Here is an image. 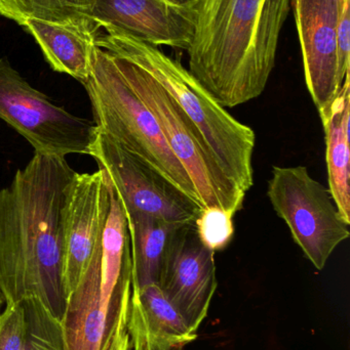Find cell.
I'll list each match as a JSON object with an SVG mask.
<instances>
[{
	"label": "cell",
	"instance_id": "obj_1",
	"mask_svg": "<svg viewBox=\"0 0 350 350\" xmlns=\"http://www.w3.org/2000/svg\"><path fill=\"white\" fill-rule=\"evenodd\" d=\"M76 174L65 158L35 153L0 191V288L6 304L38 300L63 319L64 213Z\"/></svg>",
	"mask_w": 350,
	"mask_h": 350
},
{
	"label": "cell",
	"instance_id": "obj_2",
	"mask_svg": "<svg viewBox=\"0 0 350 350\" xmlns=\"http://www.w3.org/2000/svg\"><path fill=\"white\" fill-rule=\"evenodd\" d=\"M188 71L223 108L260 96L292 0H193Z\"/></svg>",
	"mask_w": 350,
	"mask_h": 350
},
{
	"label": "cell",
	"instance_id": "obj_3",
	"mask_svg": "<svg viewBox=\"0 0 350 350\" xmlns=\"http://www.w3.org/2000/svg\"><path fill=\"white\" fill-rule=\"evenodd\" d=\"M96 45L147 72L179 105L211 150L224 174L245 193L254 185V131L220 106L180 62L160 46L123 34L100 33Z\"/></svg>",
	"mask_w": 350,
	"mask_h": 350
},
{
	"label": "cell",
	"instance_id": "obj_4",
	"mask_svg": "<svg viewBox=\"0 0 350 350\" xmlns=\"http://www.w3.org/2000/svg\"><path fill=\"white\" fill-rule=\"evenodd\" d=\"M100 133L145 162L201 207L190 176L175 157L158 121L119 71L110 51L97 46L84 82Z\"/></svg>",
	"mask_w": 350,
	"mask_h": 350
},
{
	"label": "cell",
	"instance_id": "obj_5",
	"mask_svg": "<svg viewBox=\"0 0 350 350\" xmlns=\"http://www.w3.org/2000/svg\"><path fill=\"white\" fill-rule=\"evenodd\" d=\"M111 53L127 83L158 121L171 151L190 176L201 207H219L236 215L242 209L247 193L224 174L179 105L147 72Z\"/></svg>",
	"mask_w": 350,
	"mask_h": 350
},
{
	"label": "cell",
	"instance_id": "obj_6",
	"mask_svg": "<svg viewBox=\"0 0 350 350\" xmlns=\"http://www.w3.org/2000/svg\"><path fill=\"white\" fill-rule=\"evenodd\" d=\"M0 119L41 155H92L98 129L35 90L6 59H0Z\"/></svg>",
	"mask_w": 350,
	"mask_h": 350
},
{
	"label": "cell",
	"instance_id": "obj_7",
	"mask_svg": "<svg viewBox=\"0 0 350 350\" xmlns=\"http://www.w3.org/2000/svg\"><path fill=\"white\" fill-rule=\"evenodd\" d=\"M267 197L287 224L294 242L322 271L335 249L350 236V224L339 213L329 189L305 166H275Z\"/></svg>",
	"mask_w": 350,
	"mask_h": 350
},
{
	"label": "cell",
	"instance_id": "obj_8",
	"mask_svg": "<svg viewBox=\"0 0 350 350\" xmlns=\"http://www.w3.org/2000/svg\"><path fill=\"white\" fill-rule=\"evenodd\" d=\"M92 157L114 185L127 215L172 224L195 221L201 208L153 168L98 131Z\"/></svg>",
	"mask_w": 350,
	"mask_h": 350
},
{
	"label": "cell",
	"instance_id": "obj_9",
	"mask_svg": "<svg viewBox=\"0 0 350 350\" xmlns=\"http://www.w3.org/2000/svg\"><path fill=\"white\" fill-rule=\"evenodd\" d=\"M158 287L197 332L207 318L218 287L215 252L201 243L195 222L173 239L160 269Z\"/></svg>",
	"mask_w": 350,
	"mask_h": 350
},
{
	"label": "cell",
	"instance_id": "obj_10",
	"mask_svg": "<svg viewBox=\"0 0 350 350\" xmlns=\"http://www.w3.org/2000/svg\"><path fill=\"white\" fill-rule=\"evenodd\" d=\"M90 20L107 34H123L150 44L186 51L195 26L193 0H90Z\"/></svg>",
	"mask_w": 350,
	"mask_h": 350
},
{
	"label": "cell",
	"instance_id": "obj_11",
	"mask_svg": "<svg viewBox=\"0 0 350 350\" xmlns=\"http://www.w3.org/2000/svg\"><path fill=\"white\" fill-rule=\"evenodd\" d=\"M301 47L304 77L318 112L332 103L338 83L337 26L339 0H292Z\"/></svg>",
	"mask_w": 350,
	"mask_h": 350
},
{
	"label": "cell",
	"instance_id": "obj_12",
	"mask_svg": "<svg viewBox=\"0 0 350 350\" xmlns=\"http://www.w3.org/2000/svg\"><path fill=\"white\" fill-rule=\"evenodd\" d=\"M104 170L76 174L64 213V281L66 294L79 283L94 254L102 222Z\"/></svg>",
	"mask_w": 350,
	"mask_h": 350
},
{
	"label": "cell",
	"instance_id": "obj_13",
	"mask_svg": "<svg viewBox=\"0 0 350 350\" xmlns=\"http://www.w3.org/2000/svg\"><path fill=\"white\" fill-rule=\"evenodd\" d=\"M127 333L134 350H183L197 337L156 284L132 288Z\"/></svg>",
	"mask_w": 350,
	"mask_h": 350
},
{
	"label": "cell",
	"instance_id": "obj_14",
	"mask_svg": "<svg viewBox=\"0 0 350 350\" xmlns=\"http://www.w3.org/2000/svg\"><path fill=\"white\" fill-rule=\"evenodd\" d=\"M21 26L34 37L53 71L67 74L82 83L88 79L100 31L37 20H26Z\"/></svg>",
	"mask_w": 350,
	"mask_h": 350
},
{
	"label": "cell",
	"instance_id": "obj_15",
	"mask_svg": "<svg viewBox=\"0 0 350 350\" xmlns=\"http://www.w3.org/2000/svg\"><path fill=\"white\" fill-rule=\"evenodd\" d=\"M318 113L326 141L328 189L339 213L350 224L349 74L332 103Z\"/></svg>",
	"mask_w": 350,
	"mask_h": 350
},
{
	"label": "cell",
	"instance_id": "obj_16",
	"mask_svg": "<svg viewBox=\"0 0 350 350\" xmlns=\"http://www.w3.org/2000/svg\"><path fill=\"white\" fill-rule=\"evenodd\" d=\"M131 237L132 288L158 285L168 247L185 224H172L146 215H127Z\"/></svg>",
	"mask_w": 350,
	"mask_h": 350
},
{
	"label": "cell",
	"instance_id": "obj_17",
	"mask_svg": "<svg viewBox=\"0 0 350 350\" xmlns=\"http://www.w3.org/2000/svg\"><path fill=\"white\" fill-rule=\"evenodd\" d=\"M90 12V0H0V16L20 26L26 20H37L100 31Z\"/></svg>",
	"mask_w": 350,
	"mask_h": 350
},
{
	"label": "cell",
	"instance_id": "obj_18",
	"mask_svg": "<svg viewBox=\"0 0 350 350\" xmlns=\"http://www.w3.org/2000/svg\"><path fill=\"white\" fill-rule=\"evenodd\" d=\"M22 304L27 325L22 350H65L61 321L38 300H26Z\"/></svg>",
	"mask_w": 350,
	"mask_h": 350
},
{
	"label": "cell",
	"instance_id": "obj_19",
	"mask_svg": "<svg viewBox=\"0 0 350 350\" xmlns=\"http://www.w3.org/2000/svg\"><path fill=\"white\" fill-rule=\"evenodd\" d=\"M234 217L222 208H201L195 221L199 240L213 252L223 250L234 236Z\"/></svg>",
	"mask_w": 350,
	"mask_h": 350
},
{
	"label": "cell",
	"instance_id": "obj_20",
	"mask_svg": "<svg viewBox=\"0 0 350 350\" xmlns=\"http://www.w3.org/2000/svg\"><path fill=\"white\" fill-rule=\"evenodd\" d=\"M26 328V316L22 302L6 304L0 314V350H22Z\"/></svg>",
	"mask_w": 350,
	"mask_h": 350
},
{
	"label": "cell",
	"instance_id": "obj_21",
	"mask_svg": "<svg viewBox=\"0 0 350 350\" xmlns=\"http://www.w3.org/2000/svg\"><path fill=\"white\" fill-rule=\"evenodd\" d=\"M350 51V1L341 10L337 26V55H338V83L342 86L345 77L349 74Z\"/></svg>",
	"mask_w": 350,
	"mask_h": 350
},
{
	"label": "cell",
	"instance_id": "obj_22",
	"mask_svg": "<svg viewBox=\"0 0 350 350\" xmlns=\"http://www.w3.org/2000/svg\"><path fill=\"white\" fill-rule=\"evenodd\" d=\"M112 350H132L131 343H129V335H127V331L123 332V334L117 338Z\"/></svg>",
	"mask_w": 350,
	"mask_h": 350
},
{
	"label": "cell",
	"instance_id": "obj_23",
	"mask_svg": "<svg viewBox=\"0 0 350 350\" xmlns=\"http://www.w3.org/2000/svg\"><path fill=\"white\" fill-rule=\"evenodd\" d=\"M6 306V298L4 296L3 292H2L1 288H0V314L3 312L4 308Z\"/></svg>",
	"mask_w": 350,
	"mask_h": 350
},
{
	"label": "cell",
	"instance_id": "obj_24",
	"mask_svg": "<svg viewBox=\"0 0 350 350\" xmlns=\"http://www.w3.org/2000/svg\"><path fill=\"white\" fill-rule=\"evenodd\" d=\"M168 1L172 2L174 4H185L190 1V0H168Z\"/></svg>",
	"mask_w": 350,
	"mask_h": 350
},
{
	"label": "cell",
	"instance_id": "obj_25",
	"mask_svg": "<svg viewBox=\"0 0 350 350\" xmlns=\"http://www.w3.org/2000/svg\"><path fill=\"white\" fill-rule=\"evenodd\" d=\"M349 1H350V0H339V2H340L341 5L342 6H345V4Z\"/></svg>",
	"mask_w": 350,
	"mask_h": 350
}]
</instances>
